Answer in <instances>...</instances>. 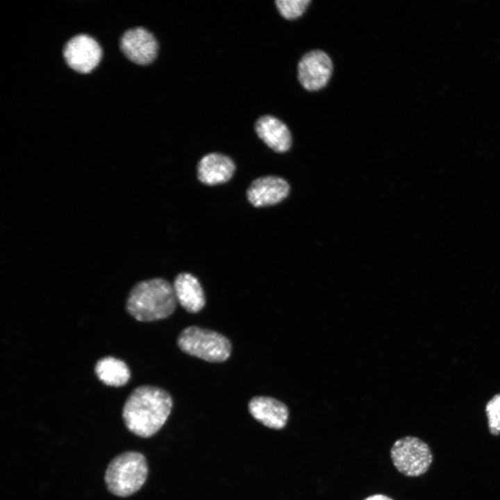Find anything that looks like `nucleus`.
I'll return each instance as SVG.
<instances>
[{
    "label": "nucleus",
    "instance_id": "f257e3e1",
    "mask_svg": "<svg viewBox=\"0 0 500 500\" xmlns=\"http://www.w3.org/2000/svg\"><path fill=\"white\" fill-rule=\"evenodd\" d=\"M173 407L170 394L158 386L140 385L126 399L122 412L126 428L134 435L148 438L167 420Z\"/></svg>",
    "mask_w": 500,
    "mask_h": 500
},
{
    "label": "nucleus",
    "instance_id": "f03ea898",
    "mask_svg": "<svg viewBox=\"0 0 500 500\" xmlns=\"http://www.w3.org/2000/svg\"><path fill=\"white\" fill-rule=\"evenodd\" d=\"M176 303L173 285L164 278H153L139 281L131 288L125 309L135 320L151 322L169 317Z\"/></svg>",
    "mask_w": 500,
    "mask_h": 500
},
{
    "label": "nucleus",
    "instance_id": "7ed1b4c3",
    "mask_svg": "<svg viewBox=\"0 0 500 500\" xmlns=\"http://www.w3.org/2000/svg\"><path fill=\"white\" fill-rule=\"evenodd\" d=\"M149 467L145 456L138 451H124L115 456L108 465L104 481L112 494L126 497L144 484Z\"/></svg>",
    "mask_w": 500,
    "mask_h": 500
},
{
    "label": "nucleus",
    "instance_id": "20e7f679",
    "mask_svg": "<svg viewBox=\"0 0 500 500\" xmlns=\"http://www.w3.org/2000/svg\"><path fill=\"white\" fill-rule=\"evenodd\" d=\"M177 345L184 353L210 362H222L231 356V341L219 332L197 326L183 329Z\"/></svg>",
    "mask_w": 500,
    "mask_h": 500
},
{
    "label": "nucleus",
    "instance_id": "39448f33",
    "mask_svg": "<svg viewBox=\"0 0 500 500\" xmlns=\"http://www.w3.org/2000/svg\"><path fill=\"white\" fill-rule=\"evenodd\" d=\"M390 457L396 469L410 477L424 474L433 461L428 444L413 436L397 440L390 449Z\"/></svg>",
    "mask_w": 500,
    "mask_h": 500
},
{
    "label": "nucleus",
    "instance_id": "423d86ee",
    "mask_svg": "<svg viewBox=\"0 0 500 500\" xmlns=\"http://www.w3.org/2000/svg\"><path fill=\"white\" fill-rule=\"evenodd\" d=\"M102 50L98 42L87 34H78L67 41L63 48V57L73 70L87 74L99 63Z\"/></svg>",
    "mask_w": 500,
    "mask_h": 500
},
{
    "label": "nucleus",
    "instance_id": "0eeeda50",
    "mask_svg": "<svg viewBox=\"0 0 500 500\" xmlns=\"http://www.w3.org/2000/svg\"><path fill=\"white\" fill-rule=\"evenodd\" d=\"M297 70L298 79L303 88L317 91L328 83L333 72V63L328 54L315 49L303 56Z\"/></svg>",
    "mask_w": 500,
    "mask_h": 500
},
{
    "label": "nucleus",
    "instance_id": "6e6552de",
    "mask_svg": "<svg viewBox=\"0 0 500 500\" xmlns=\"http://www.w3.org/2000/svg\"><path fill=\"white\" fill-rule=\"evenodd\" d=\"M119 46L128 59L140 65L152 62L158 50V44L155 37L142 27L127 30L120 39Z\"/></svg>",
    "mask_w": 500,
    "mask_h": 500
},
{
    "label": "nucleus",
    "instance_id": "1a4fd4ad",
    "mask_svg": "<svg viewBox=\"0 0 500 500\" xmlns=\"http://www.w3.org/2000/svg\"><path fill=\"white\" fill-rule=\"evenodd\" d=\"M290 186L284 179L273 176L254 180L247 191L249 202L256 207L276 204L286 198Z\"/></svg>",
    "mask_w": 500,
    "mask_h": 500
},
{
    "label": "nucleus",
    "instance_id": "9d476101",
    "mask_svg": "<svg viewBox=\"0 0 500 500\" xmlns=\"http://www.w3.org/2000/svg\"><path fill=\"white\" fill-rule=\"evenodd\" d=\"M248 409L256 420L267 428L279 430L287 424L288 406L273 397L256 396L249 401Z\"/></svg>",
    "mask_w": 500,
    "mask_h": 500
},
{
    "label": "nucleus",
    "instance_id": "9b49d317",
    "mask_svg": "<svg viewBox=\"0 0 500 500\" xmlns=\"http://www.w3.org/2000/svg\"><path fill=\"white\" fill-rule=\"evenodd\" d=\"M235 165L228 156L210 153L204 156L197 165V176L199 181L209 185L224 183L234 174Z\"/></svg>",
    "mask_w": 500,
    "mask_h": 500
},
{
    "label": "nucleus",
    "instance_id": "f8f14e48",
    "mask_svg": "<svg viewBox=\"0 0 500 500\" xmlns=\"http://www.w3.org/2000/svg\"><path fill=\"white\" fill-rule=\"evenodd\" d=\"M173 288L177 301L188 312L197 313L204 308L206 297L203 289L192 274L187 272L178 274Z\"/></svg>",
    "mask_w": 500,
    "mask_h": 500
},
{
    "label": "nucleus",
    "instance_id": "ddd939ff",
    "mask_svg": "<svg viewBox=\"0 0 500 500\" xmlns=\"http://www.w3.org/2000/svg\"><path fill=\"white\" fill-rule=\"evenodd\" d=\"M255 129L258 137L274 151L283 153L290 149L292 145L290 132L278 118L262 116L256 122Z\"/></svg>",
    "mask_w": 500,
    "mask_h": 500
},
{
    "label": "nucleus",
    "instance_id": "4468645a",
    "mask_svg": "<svg viewBox=\"0 0 500 500\" xmlns=\"http://www.w3.org/2000/svg\"><path fill=\"white\" fill-rule=\"evenodd\" d=\"M94 374L101 382L112 387L126 385L131 376L126 363L112 356H105L98 360L94 365Z\"/></svg>",
    "mask_w": 500,
    "mask_h": 500
},
{
    "label": "nucleus",
    "instance_id": "2eb2a0df",
    "mask_svg": "<svg viewBox=\"0 0 500 500\" xmlns=\"http://www.w3.org/2000/svg\"><path fill=\"white\" fill-rule=\"evenodd\" d=\"M310 3V0H278L275 1L279 12L287 19H294L301 16Z\"/></svg>",
    "mask_w": 500,
    "mask_h": 500
},
{
    "label": "nucleus",
    "instance_id": "dca6fc26",
    "mask_svg": "<svg viewBox=\"0 0 500 500\" xmlns=\"http://www.w3.org/2000/svg\"><path fill=\"white\" fill-rule=\"evenodd\" d=\"M488 428L493 435L500 434V393L495 394L485 406Z\"/></svg>",
    "mask_w": 500,
    "mask_h": 500
},
{
    "label": "nucleus",
    "instance_id": "f3484780",
    "mask_svg": "<svg viewBox=\"0 0 500 500\" xmlns=\"http://www.w3.org/2000/svg\"><path fill=\"white\" fill-rule=\"evenodd\" d=\"M363 500H393L389 497L381 494H376L374 495H371L367 497V498L364 499Z\"/></svg>",
    "mask_w": 500,
    "mask_h": 500
}]
</instances>
